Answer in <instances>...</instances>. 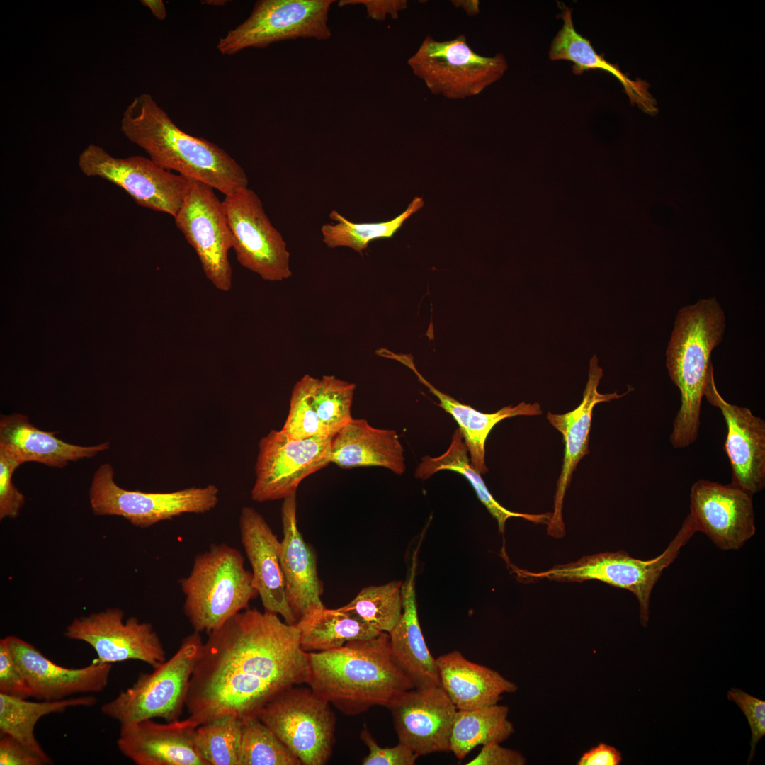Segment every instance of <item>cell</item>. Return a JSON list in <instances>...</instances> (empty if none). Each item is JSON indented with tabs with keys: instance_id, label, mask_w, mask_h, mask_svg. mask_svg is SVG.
Returning <instances> with one entry per match:
<instances>
[{
	"instance_id": "1",
	"label": "cell",
	"mask_w": 765,
	"mask_h": 765,
	"mask_svg": "<svg viewBox=\"0 0 765 765\" xmlns=\"http://www.w3.org/2000/svg\"><path fill=\"white\" fill-rule=\"evenodd\" d=\"M208 635L185 702L198 725L230 714L257 716L278 693L306 684L299 630L278 615L248 608Z\"/></svg>"
},
{
	"instance_id": "2",
	"label": "cell",
	"mask_w": 765,
	"mask_h": 765,
	"mask_svg": "<svg viewBox=\"0 0 765 765\" xmlns=\"http://www.w3.org/2000/svg\"><path fill=\"white\" fill-rule=\"evenodd\" d=\"M307 657L306 684L347 715L375 706L386 707L395 696L414 688L395 661L386 632L339 647L307 652Z\"/></svg>"
},
{
	"instance_id": "3",
	"label": "cell",
	"mask_w": 765,
	"mask_h": 765,
	"mask_svg": "<svg viewBox=\"0 0 765 765\" xmlns=\"http://www.w3.org/2000/svg\"><path fill=\"white\" fill-rule=\"evenodd\" d=\"M120 130L161 168L201 181L225 196L248 188L242 167L225 150L181 130L147 93L123 113Z\"/></svg>"
},
{
	"instance_id": "4",
	"label": "cell",
	"mask_w": 765,
	"mask_h": 765,
	"mask_svg": "<svg viewBox=\"0 0 765 765\" xmlns=\"http://www.w3.org/2000/svg\"><path fill=\"white\" fill-rule=\"evenodd\" d=\"M725 316L715 298L681 308L666 350V366L681 394V406L669 436L675 448L693 443L701 426L702 399L711 353L722 341Z\"/></svg>"
},
{
	"instance_id": "5",
	"label": "cell",
	"mask_w": 765,
	"mask_h": 765,
	"mask_svg": "<svg viewBox=\"0 0 765 765\" xmlns=\"http://www.w3.org/2000/svg\"><path fill=\"white\" fill-rule=\"evenodd\" d=\"M180 584L184 614L199 633L218 629L258 596L242 553L226 543L212 544L196 555Z\"/></svg>"
},
{
	"instance_id": "6",
	"label": "cell",
	"mask_w": 765,
	"mask_h": 765,
	"mask_svg": "<svg viewBox=\"0 0 765 765\" xmlns=\"http://www.w3.org/2000/svg\"><path fill=\"white\" fill-rule=\"evenodd\" d=\"M696 533L688 516L681 528L664 552L657 557L642 560L623 550L599 552L584 556L576 562L556 565L540 572L520 570L525 578L557 582H577L595 579L611 586L625 589L637 598L640 606L641 624L646 626L650 618V601L654 586L664 569L678 557L681 549Z\"/></svg>"
},
{
	"instance_id": "7",
	"label": "cell",
	"mask_w": 765,
	"mask_h": 765,
	"mask_svg": "<svg viewBox=\"0 0 765 765\" xmlns=\"http://www.w3.org/2000/svg\"><path fill=\"white\" fill-rule=\"evenodd\" d=\"M200 633L185 637L177 651L151 673L102 705L101 713L120 725L148 719L179 720L189 681L203 645Z\"/></svg>"
},
{
	"instance_id": "8",
	"label": "cell",
	"mask_w": 765,
	"mask_h": 765,
	"mask_svg": "<svg viewBox=\"0 0 765 765\" xmlns=\"http://www.w3.org/2000/svg\"><path fill=\"white\" fill-rule=\"evenodd\" d=\"M407 64L432 94L453 100L480 94L508 69L503 54H477L464 34L444 41L426 35Z\"/></svg>"
},
{
	"instance_id": "9",
	"label": "cell",
	"mask_w": 765,
	"mask_h": 765,
	"mask_svg": "<svg viewBox=\"0 0 765 765\" xmlns=\"http://www.w3.org/2000/svg\"><path fill=\"white\" fill-rule=\"evenodd\" d=\"M93 512L98 516H118L132 525L144 528L184 514H203L219 502V489L210 484L171 492L128 490L114 481V470L103 463L95 471L89 492Z\"/></svg>"
},
{
	"instance_id": "10",
	"label": "cell",
	"mask_w": 765,
	"mask_h": 765,
	"mask_svg": "<svg viewBox=\"0 0 765 765\" xmlns=\"http://www.w3.org/2000/svg\"><path fill=\"white\" fill-rule=\"evenodd\" d=\"M330 703L310 687L293 686L268 701L257 716L304 765L332 756L336 718Z\"/></svg>"
},
{
	"instance_id": "11",
	"label": "cell",
	"mask_w": 765,
	"mask_h": 765,
	"mask_svg": "<svg viewBox=\"0 0 765 765\" xmlns=\"http://www.w3.org/2000/svg\"><path fill=\"white\" fill-rule=\"evenodd\" d=\"M332 0H260L249 16L220 38L217 48L233 55L246 48H266L288 40L332 37L328 25Z\"/></svg>"
},
{
	"instance_id": "12",
	"label": "cell",
	"mask_w": 765,
	"mask_h": 765,
	"mask_svg": "<svg viewBox=\"0 0 765 765\" xmlns=\"http://www.w3.org/2000/svg\"><path fill=\"white\" fill-rule=\"evenodd\" d=\"M78 165L89 177H100L125 191L140 205L171 215L181 208L190 178L175 174L149 158L135 155L117 158L95 144L79 154Z\"/></svg>"
},
{
	"instance_id": "13",
	"label": "cell",
	"mask_w": 765,
	"mask_h": 765,
	"mask_svg": "<svg viewBox=\"0 0 765 765\" xmlns=\"http://www.w3.org/2000/svg\"><path fill=\"white\" fill-rule=\"evenodd\" d=\"M238 262L263 280L278 282L292 275L290 253L273 226L261 200L248 188L226 195L222 201Z\"/></svg>"
},
{
	"instance_id": "14",
	"label": "cell",
	"mask_w": 765,
	"mask_h": 765,
	"mask_svg": "<svg viewBox=\"0 0 765 765\" xmlns=\"http://www.w3.org/2000/svg\"><path fill=\"white\" fill-rule=\"evenodd\" d=\"M333 437L296 440L271 430L259 442L251 499L258 502L296 494L301 482L330 464Z\"/></svg>"
},
{
	"instance_id": "15",
	"label": "cell",
	"mask_w": 765,
	"mask_h": 765,
	"mask_svg": "<svg viewBox=\"0 0 765 765\" xmlns=\"http://www.w3.org/2000/svg\"><path fill=\"white\" fill-rule=\"evenodd\" d=\"M176 227L193 248L207 278L219 290H231L229 251L232 240L222 201L210 186L190 179L183 205L174 217Z\"/></svg>"
},
{
	"instance_id": "16",
	"label": "cell",
	"mask_w": 765,
	"mask_h": 765,
	"mask_svg": "<svg viewBox=\"0 0 765 765\" xmlns=\"http://www.w3.org/2000/svg\"><path fill=\"white\" fill-rule=\"evenodd\" d=\"M64 635L89 644L101 662L140 660L154 669L166 660L164 646L152 625L135 617L124 620V612L118 608L74 619L67 626Z\"/></svg>"
},
{
	"instance_id": "17",
	"label": "cell",
	"mask_w": 765,
	"mask_h": 765,
	"mask_svg": "<svg viewBox=\"0 0 765 765\" xmlns=\"http://www.w3.org/2000/svg\"><path fill=\"white\" fill-rule=\"evenodd\" d=\"M752 497L731 483L697 480L691 487L688 514L696 532L720 550L740 549L756 532Z\"/></svg>"
},
{
	"instance_id": "18",
	"label": "cell",
	"mask_w": 765,
	"mask_h": 765,
	"mask_svg": "<svg viewBox=\"0 0 765 765\" xmlns=\"http://www.w3.org/2000/svg\"><path fill=\"white\" fill-rule=\"evenodd\" d=\"M399 742L418 756L450 752L457 708L441 686L414 687L395 696L386 706Z\"/></svg>"
},
{
	"instance_id": "19",
	"label": "cell",
	"mask_w": 765,
	"mask_h": 765,
	"mask_svg": "<svg viewBox=\"0 0 765 765\" xmlns=\"http://www.w3.org/2000/svg\"><path fill=\"white\" fill-rule=\"evenodd\" d=\"M703 397L721 412L727 426L724 450L732 469L731 484L754 495L765 487V421L719 393L710 366Z\"/></svg>"
},
{
	"instance_id": "20",
	"label": "cell",
	"mask_w": 765,
	"mask_h": 765,
	"mask_svg": "<svg viewBox=\"0 0 765 765\" xmlns=\"http://www.w3.org/2000/svg\"><path fill=\"white\" fill-rule=\"evenodd\" d=\"M12 655L31 692L39 701H59L76 693H98L108 684L110 663L96 659L81 668H67L52 662L29 642L6 637Z\"/></svg>"
},
{
	"instance_id": "21",
	"label": "cell",
	"mask_w": 765,
	"mask_h": 765,
	"mask_svg": "<svg viewBox=\"0 0 765 765\" xmlns=\"http://www.w3.org/2000/svg\"><path fill=\"white\" fill-rule=\"evenodd\" d=\"M239 526L241 542L252 570V584L264 611L282 616L288 624H295L298 620L286 597L280 541L264 516L252 507L242 508Z\"/></svg>"
},
{
	"instance_id": "22",
	"label": "cell",
	"mask_w": 765,
	"mask_h": 765,
	"mask_svg": "<svg viewBox=\"0 0 765 765\" xmlns=\"http://www.w3.org/2000/svg\"><path fill=\"white\" fill-rule=\"evenodd\" d=\"M198 726L188 718L166 723L148 719L120 725L117 747L137 765H207L195 746Z\"/></svg>"
},
{
	"instance_id": "23",
	"label": "cell",
	"mask_w": 765,
	"mask_h": 765,
	"mask_svg": "<svg viewBox=\"0 0 765 765\" xmlns=\"http://www.w3.org/2000/svg\"><path fill=\"white\" fill-rule=\"evenodd\" d=\"M602 369L592 360L589 380L581 404L574 410L562 414L548 412L549 422L562 435L565 441V456L562 468L557 482L554 498V511L548 523V534L555 538L564 536L565 526L562 520L563 500L567 489L571 482L573 472L578 463L589 453V432L594 406L600 402L618 400L628 392L618 395L616 392L601 394L597 390Z\"/></svg>"
},
{
	"instance_id": "24",
	"label": "cell",
	"mask_w": 765,
	"mask_h": 765,
	"mask_svg": "<svg viewBox=\"0 0 765 765\" xmlns=\"http://www.w3.org/2000/svg\"><path fill=\"white\" fill-rule=\"evenodd\" d=\"M281 522L280 564L286 597L298 620L325 606L321 599L323 584L319 578L315 553L298 527L296 494L283 499Z\"/></svg>"
},
{
	"instance_id": "25",
	"label": "cell",
	"mask_w": 765,
	"mask_h": 765,
	"mask_svg": "<svg viewBox=\"0 0 765 765\" xmlns=\"http://www.w3.org/2000/svg\"><path fill=\"white\" fill-rule=\"evenodd\" d=\"M57 433L39 429L21 413L1 415L0 450L21 465L36 462L62 468L71 462L91 458L110 446L108 441L90 446L72 444L58 438Z\"/></svg>"
},
{
	"instance_id": "26",
	"label": "cell",
	"mask_w": 765,
	"mask_h": 765,
	"mask_svg": "<svg viewBox=\"0 0 765 765\" xmlns=\"http://www.w3.org/2000/svg\"><path fill=\"white\" fill-rule=\"evenodd\" d=\"M384 358L397 361L409 368L418 380L438 400V405L450 414L458 424L473 467L481 474L488 472L485 463V442L492 429L501 421L516 416H537L542 414L538 403L521 402L516 406H506L494 413H483L471 406L462 404L451 396L441 392L428 382L419 372L411 354L395 353L386 348L377 350Z\"/></svg>"
},
{
	"instance_id": "27",
	"label": "cell",
	"mask_w": 765,
	"mask_h": 765,
	"mask_svg": "<svg viewBox=\"0 0 765 765\" xmlns=\"http://www.w3.org/2000/svg\"><path fill=\"white\" fill-rule=\"evenodd\" d=\"M416 564L415 552L402 584V612L388 633L390 649L395 661L414 687L441 686L436 659L429 650L418 618L414 589Z\"/></svg>"
},
{
	"instance_id": "28",
	"label": "cell",
	"mask_w": 765,
	"mask_h": 765,
	"mask_svg": "<svg viewBox=\"0 0 765 765\" xmlns=\"http://www.w3.org/2000/svg\"><path fill=\"white\" fill-rule=\"evenodd\" d=\"M404 459L397 433L373 427L365 419H353L332 439L330 463L342 469L382 467L402 475Z\"/></svg>"
},
{
	"instance_id": "29",
	"label": "cell",
	"mask_w": 765,
	"mask_h": 765,
	"mask_svg": "<svg viewBox=\"0 0 765 765\" xmlns=\"http://www.w3.org/2000/svg\"><path fill=\"white\" fill-rule=\"evenodd\" d=\"M436 663L441 686L457 710L497 704L503 694L518 688L497 671L467 659L458 651L439 656Z\"/></svg>"
},
{
	"instance_id": "30",
	"label": "cell",
	"mask_w": 765,
	"mask_h": 765,
	"mask_svg": "<svg viewBox=\"0 0 765 765\" xmlns=\"http://www.w3.org/2000/svg\"><path fill=\"white\" fill-rule=\"evenodd\" d=\"M560 16L562 26L552 41L550 59L573 62L572 72L578 75L589 69H601L611 73L620 81L633 104L638 105L644 111L654 112L656 110L654 101L645 83L630 79L618 67L597 54L590 41L576 30L571 8L563 5Z\"/></svg>"
},
{
	"instance_id": "31",
	"label": "cell",
	"mask_w": 765,
	"mask_h": 765,
	"mask_svg": "<svg viewBox=\"0 0 765 765\" xmlns=\"http://www.w3.org/2000/svg\"><path fill=\"white\" fill-rule=\"evenodd\" d=\"M441 470L458 472L468 480L480 501L497 521L500 533L504 532L506 521L511 517L523 518L536 523L548 524L550 520L551 513L530 514L511 511L495 500L487 487L482 475L472 465L468 458V448L459 429L453 432L450 443L443 454L437 457L426 455L421 458L414 476L426 480Z\"/></svg>"
},
{
	"instance_id": "32",
	"label": "cell",
	"mask_w": 765,
	"mask_h": 765,
	"mask_svg": "<svg viewBox=\"0 0 765 765\" xmlns=\"http://www.w3.org/2000/svg\"><path fill=\"white\" fill-rule=\"evenodd\" d=\"M295 625L300 647L306 652L339 647L348 641L372 638L382 633L339 608L316 610L300 618Z\"/></svg>"
},
{
	"instance_id": "33",
	"label": "cell",
	"mask_w": 765,
	"mask_h": 765,
	"mask_svg": "<svg viewBox=\"0 0 765 765\" xmlns=\"http://www.w3.org/2000/svg\"><path fill=\"white\" fill-rule=\"evenodd\" d=\"M97 698L91 695L67 698L59 701H29L26 698L0 693V732L26 745L44 759L52 762L38 742L34 729L38 720L47 715L58 713L69 708L93 706Z\"/></svg>"
},
{
	"instance_id": "34",
	"label": "cell",
	"mask_w": 765,
	"mask_h": 765,
	"mask_svg": "<svg viewBox=\"0 0 765 765\" xmlns=\"http://www.w3.org/2000/svg\"><path fill=\"white\" fill-rule=\"evenodd\" d=\"M509 707L494 704L472 710H457L450 737V752L464 759L479 745L502 743L514 732Z\"/></svg>"
},
{
	"instance_id": "35",
	"label": "cell",
	"mask_w": 765,
	"mask_h": 765,
	"mask_svg": "<svg viewBox=\"0 0 765 765\" xmlns=\"http://www.w3.org/2000/svg\"><path fill=\"white\" fill-rule=\"evenodd\" d=\"M424 205L423 198L416 196L405 211L391 220L381 222L355 223L333 210L329 217L336 223L322 225L321 232L327 247L345 246L361 254L369 243L377 239L391 238L404 222Z\"/></svg>"
},
{
	"instance_id": "36",
	"label": "cell",
	"mask_w": 765,
	"mask_h": 765,
	"mask_svg": "<svg viewBox=\"0 0 765 765\" xmlns=\"http://www.w3.org/2000/svg\"><path fill=\"white\" fill-rule=\"evenodd\" d=\"M243 720L230 714L198 725L196 750L207 765H239Z\"/></svg>"
},
{
	"instance_id": "37",
	"label": "cell",
	"mask_w": 765,
	"mask_h": 765,
	"mask_svg": "<svg viewBox=\"0 0 765 765\" xmlns=\"http://www.w3.org/2000/svg\"><path fill=\"white\" fill-rule=\"evenodd\" d=\"M402 582L392 581L362 589L341 610L348 611L380 632L389 633L402 612Z\"/></svg>"
},
{
	"instance_id": "38",
	"label": "cell",
	"mask_w": 765,
	"mask_h": 765,
	"mask_svg": "<svg viewBox=\"0 0 765 765\" xmlns=\"http://www.w3.org/2000/svg\"><path fill=\"white\" fill-rule=\"evenodd\" d=\"M239 765H301L300 761L256 715L242 718Z\"/></svg>"
},
{
	"instance_id": "39",
	"label": "cell",
	"mask_w": 765,
	"mask_h": 765,
	"mask_svg": "<svg viewBox=\"0 0 765 765\" xmlns=\"http://www.w3.org/2000/svg\"><path fill=\"white\" fill-rule=\"evenodd\" d=\"M355 388V384L334 375L317 379L313 404L320 421L332 437L353 419L351 406Z\"/></svg>"
},
{
	"instance_id": "40",
	"label": "cell",
	"mask_w": 765,
	"mask_h": 765,
	"mask_svg": "<svg viewBox=\"0 0 765 765\" xmlns=\"http://www.w3.org/2000/svg\"><path fill=\"white\" fill-rule=\"evenodd\" d=\"M317 379L305 375L293 388L288 414L280 429L292 439L332 437L320 421L313 404L312 393Z\"/></svg>"
},
{
	"instance_id": "41",
	"label": "cell",
	"mask_w": 765,
	"mask_h": 765,
	"mask_svg": "<svg viewBox=\"0 0 765 765\" xmlns=\"http://www.w3.org/2000/svg\"><path fill=\"white\" fill-rule=\"evenodd\" d=\"M21 464L0 450V519L18 516L25 504L24 495L16 487L12 477Z\"/></svg>"
},
{
	"instance_id": "42",
	"label": "cell",
	"mask_w": 765,
	"mask_h": 765,
	"mask_svg": "<svg viewBox=\"0 0 765 765\" xmlns=\"http://www.w3.org/2000/svg\"><path fill=\"white\" fill-rule=\"evenodd\" d=\"M727 698L734 701L742 710L750 727L751 750L747 760L749 764L754 759L756 744L765 735V701L752 696L737 688H732Z\"/></svg>"
},
{
	"instance_id": "43",
	"label": "cell",
	"mask_w": 765,
	"mask_h": 765,
	"mask_svg": "<svg viewBox=\"0 0 765 765\" xmlns=\"http://www.w3.org/2000/svg\"><path fill=\"white\" fill-rule=\"evenodd\" d=\"M360 738L369 749L362 760L363 765H413L419 757L401 742L392 747H381L366 728L361 730Z\"/></svg>"
},
{
	"instance_id": "44",
	"label": "cell",
	"mask_w": 765,
	"mask_h": 765,
	"mask_svg": "<svg viewBox=\"0 0 765 765\" xmlns=\"http://www.w3.org/2000/svg\"><path fill=\"white\" fill-rule=\"evenodd\" d=\"M0 693L26 699L31 697L30 690L6 638L0 640Z\"/></svg>"
},
{
	"instance_id": "45",
	"label": "cell",
	"mask_w": 765,
	"mask_h": 765,
	"mask_svg": "<svg viewBox=\"0 0 765 765\" xmlns=\"http://www.w3.org/2000/svg\"><path fill=\"white\" fill-rule=\"evenodd\" d=\"M52 762L36 754L16 739L1 735V765H45Z\"/></svg>"
},
{
	"instance_id": "46",
	"label": "cell",
	"mask_w": 765,
	"mask_h": 765,
	"mask_svg": "<svg viewBox=\"0 0 765 765\" xmlns=\"http://www.w3.org/2000/svg\"><path fill=\"white\" fill-rule=\"evenodd\" d=\"M525 756L518 751L492 742L482 746L479 754L467 765H524Z\"/></svg>"
},
{
	"instance_id": "47",
	"label": "cell",
	"mask_w": 765,
	"mask_h": 765,
	"mask_svg": "<svg viewBox=\"0 0 765 765\" xmlns=\"http://www.w3.org/2000/svg\"><path fill=\"white\" fill-rule=\"evenodd\" d=\"M362 4L366 7L368 17L375 21H384L387 16L398 18L399 12L407 8L405 0H341L339 6Z\"/></svg>"
},
{
	"instance_id": "48",
	"label": "cell",
	"mask_w": 765,
	"mask_h": 765,
	"mask_svg": "<svg viewBox=\"0 0 765 765\" xmlns=\"http://www.w3.org/2000/svg\"><path fill=\"white\" fill-rule=\"evenodd\" d=\"M622 754L616 747L601 742L584 752L577 761L578 765H618Z\"/></svg>"
},
{
	"instance_id": "49",
	"label": "cell",
	"mask_w": 765,
	"mask_h": 765,
	"mask_svg": "<svg viewBox=\"0 0 765 765\" xmlns=\"http://www.w3.org/2000/svg\"><path fill=\"white\" fill-rule=\"evenodd\" d=\"M140 2L151 11L156 18L160 21L166 18V10L162 0H141Z\"/></svg>"
},
{
	"instance_id": "50",
	"label": "cell",
	"mask_w": 765,
	"mask_h": 765,
	"mask_svg": "<svg viewBox=\"0 0 765 765\" xmlns=\"http://www.w3.org/2000/svg\"><path fill=\"white\" fill-rule=\"evenodd\" d=\"M455 7L462 8L468 15L473 16L477 15L479 11V1L474 0H458L452 1Z\"/></svg>"
},
{
	"instance_id": "51",
	"label": "cell",
	"mask_w": 765,
	"mask_h": 765,
	"mask_svg": "<svg viewBox=\"0 0 765 765\" xmlns=\"http://www.w3.org/2000/svg\"><path fill=\"white\" fill-rule=\"evenodd\" d=\"M227 2V1H225V0H207V1H201V4L210 5V6H222Z\"/></svg>"
}]
</instances>
